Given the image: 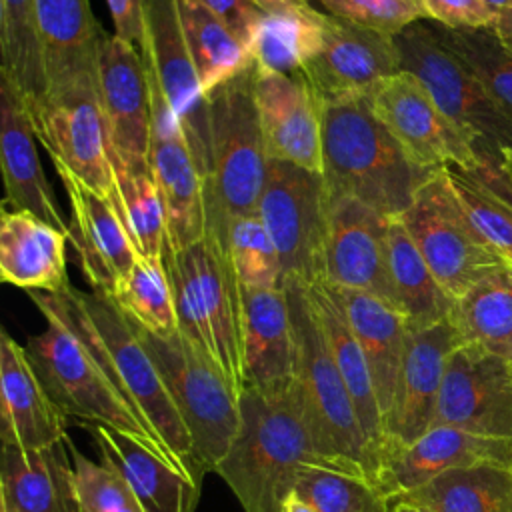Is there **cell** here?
I'll list each match as a JSON object with an SVG mask.
<instances>
[{"label":"cell","instance_id":"cell-33","mask_svg":"<svg viewBox=\"0 0 512 512\" xmlns=\"http://www.w3.org/2000/svg\"><path fill=\"white\" fill-rule=\"evenodd\" d=\"M386 272L392 302L404 314L410 330L432 326L450 316L454 300L438 284L400 218L388 220Z\"/></svg>","mask_w":512,"mask_h":512},{"label":"cell","instance_id":"cell-30","mask_svg":"<svg viewBox=\"0 0 512 512\" xmlns=\"http://www.w3.org/2000/svg\"><path fill=\"white\" fill-rule=\"evenodd\" d=\"M306 290L314 306L318 324L328 342L330 354L336 362V368L356 408V414L368 444V452L374 468V482H376V472L384 452V420L378 406L374 382L368 370V362L352 332V326L336 296V290L330 284L320 280L306 284Z\"/></svg>","mask_w":512,"mask_h":512},{"label":"cell","instance_id":"cell-32","mask_svg":"<svg viewBox=\"0 0 512 512\" xmlns=\"http://www.w3.org/2000/svg\"><path fill=\"white\" fill-rule=\"evenodd\" d=\"M0 498L14 512H78L68 438L48 450L2 446Z\"/></svg>","mask_w":512,"mask_h":512},{"label":"cell","instance_id":"cell-8","mask_svg":"<svg viewBox=\"0 0 512 512\" xmlns=\"http://www.w3.org/2000/svg\"><path fill=\"white\" fill-rule=\"evenodd\" d=\"M148 348L192 438L204 472H216L240 432V394L212 358L180 332L150 334L132 324Z\"/></svg>","mask_w":512,"mask_h":512},{"label":"cell","instance_id":"cell-58","mask_svg":"<svg viewBox=\"0 0 512 512\" xmlns=\"http://www.w3.org/2000/svg\"><path fill=\"white\" fill-rule=\"evenodd\" d=\"M302 2H304V4H310V6H312V2H318V0H302Z\"/></svg>","mask_w":512,"mask_h":512},{"label":"cell","instance_id":"cell-26","mask_svg":"<svg viewBox=\"0 0 512 512\" xmlns=\"http://www.w3.org/2000/svg\"><path fill=\"white\" fill-rule=\"evenodd\" d=\"M244 388L280 396L294 386V330L286 290L242 288Z\"/></svg>","mask_w":512,"mask_h":512},{"label":"cell","instance_id":"cell-34","mask_svg":"<svg viewBox=\"0 0 512 512\" xmlns=\"http://www.w3.org/2000/svg\"><path fill=\"white\" fill-rule=\"evenodd\" d=\"M450 320L464 344L512 362V266L488 272L456 298Z\"/></svg>","mask_w":512,"mask_h":512},{"label":"cell","instance_id":"cell-27","mask_svg":"<svg viewBox=\"0 0 512 512\" xmlns=\"http://www.w3.org/2000/svg\"><path fill=\"white\" fill-rule=\"evenodd\" d=\"M92 436L102 464L118 472L142 512H194L200 486L172 468L148 446L112 426L82 422Z\"/></svg>","mask_w":512,"mask_h":512},{"label":"cell","instance_id":"cell-43","mask_svg":"<svg viewBox=\"0 0 512 512\" xmlns=\"http://www.w3.org/2000/svg\"><path fill=\"white\" fill-rule=\"evenodd\" d=\"M438 40L454 52L486 86L490 96L512 116V56L492 28L448 30L430 22Z\"/></svg>","mask_w":512,"mask_h":512},{"label":"cell","instance_id":"cell-54","mask_svg":"<svg viewBox=\"0 0 512 512\" xmlns=\"http://www.w3.org/2000/svg\"><path fill=\"white\" fill-rule=\"evenodd\" d=\"M390 512H428V510L418 506V504H414V502L398 498V500L390 502Z\"/></svg>","mask_w":512,"mask_h":512},{"label":"cell","instance_id":"cell-12","mask_svg":"<svg viewBox=\"0 0 512 512\" xmlns=\"http://www.w3.org/2000/svg\"><path fill=\"white\" fill-rule=\"evenodd\" d=\"M368 102L418 168L436 172L454 166L472 172L482 166L476 142L440 110L414 74L400 70L384 78Z\"/></svg>","mask_w":512,"mask_h":512},{"label":"cell","instance_id":"cell-37","mask_svg":"<svg viewBox=\"0 0 512 512\" xmlns=\"http://www.w3.org/2000/svg\"><path fill=\"white\" fill-rule=\"evenodd\" d=\"M176 4L188 54L206 98L254 66L250 50L208 8L196 0H176Z\"/></svg>","mask_w":512,"mask_h":512},{"label":"cell","instance_id":"cell-18","mask_svg":"<svg viewBox=\"0 0 512 512\" xmlns=\"http://www.w3.org/2000/svg\"><path fill=\"white\" fill-rule=\"evenodd\" d=\"M396 72H400V58L394 36L324 12L320 46L302 76L318 102L326 104L368 98L384 78Z\"/></svg>","mask_w":512,"mask_h":512},{"label":"cell","instance_id":"cell-53","mask_svg":"<svg viewBox=\"0 0 512 512\" xmlns=\"http://www.w3.org/2000/svg\"><path fill=\"white\" fill-rule=\"evenodd\" d=\"M500 170L512 188V148H504L500 152Z\"/></svg>","mask_w":512,"mask_h":512},{"label":"cell","instance_id":"cell-56","mask_svg":"<svg viewBox=\"0 0 512 512\" xmlns=\"http://www.w3.org/2000/svg\"><path fill=\"white\" fill-rule=\"evenodd\" d=\"M118 512H142V510H140L138 504H132V506H126V508H122V510H118Z\"/></svg>","mask_w":512,"mask_h":512},{"label":"cell","instance_id":"cell-35","mask_svg":"<svg viewBox=\"0 0 512 512\" xmlns=\"http://www.w3.org/2000/svg\"><path fill=\"white\" fill-rule=\"evenodd\" d=\"M400 498L428 512H512V468H454Z\"/></svg>","mask_w":512,"mask_h":512},{"label":"cell","instance_id":"cell-57","mask_svg":"<svg viewBox=\"0 0 512 512\" xmlns=\"http://www.w3.org/2000/svg\"><path fill=\"white\" fill-rule=\"evenodd\" d=\"M0 512H14V510H10V508H8V504L0 498Z\"/></svg>","mask_w":512,"mask_h":512},{"label":"cell","instance_id":"cell-52","mask_svg":"<svg viewBox=\"0 0 512 512\" xmlns=\"http://www.w3.org/2000/svg\"><path fill=\"white\" fill-rule=\"evenodd\" d=\"M282 512H316L308 502H304L296 492H292L288 496V500L284 502V510Z\"/></svg>","mask_w":512,"mask_h":512},{"label":"cell","instance_id":"cell-7","mask_svg":"<svg viewBox=\"0 0 512 512\" xmlns=\"http://www.w3.org/2000/svg\"><path fill=\"white\" fill-rule=\"evenodd\" d=\"M208 226L226 234L230 220L256 212L268 152L254 100V66L208 94Z\"/></svg>","mask_w":512,"mask_h":512},{"label":"cell","instance_id":"cell-48","mask_svg":"<svg viewBox=\"0 0 512 512\" xmlns=\"http://www.w3.org/2000/svg\"><path fill=\"white\" fill-rule=\"evenodd\" d=\"M196 2L208 8L250 50L254 34L262 18L266 16V10L256 0H196Z\"/></svg>","mask_w":512,"mask_h":512},{"label":"cell","instance_id":"cell-45","mask_svg":"<svg viewBox=\"0 0 512 512\" xmlns=\"http://www.w3.org/2000/svg\"><path fill=\"white\" fill-rule=\"evenodd\" d=\"M68 448L72 458L74 498L80 512H118L136 504L132 490L118 472L86 458L70 440Z\"/></svg>","mask_w":512,"mask_h":512},{"label":"cell","instance_id":"cell-22","mask_svg":"<svg viewBox=\"0 0 512 512\" xmlns=\"http://www.w3.org/2000/svg\"><path fill=\"white\" fill-rule=\"evenodd\" d=\"M54 168L68 194L70 244L78 266L94 292L112 296L140 254L110 198L84 184L68 168L60 164Z\"/></svg>","mask_w":512,"mask_h":512},{"label":"cell","instance_id":"cell-3","mask_svg":"<svg viewBox=\"0 0 512 512\" xmlns=\"http://www.w3.org/2000/svg\"><path fill=\"white\" fill-rule=\"evenodd\" d=\"M240 432L216 468L244 512H282L302 466H322L300 416L294 386L280 396L240 394Z\"/></svg>","mask_w":512,"mask_h":512},{"label":"cell","instance_id":"cell-28","mask_svg":"<svg viewBox=\"0 0 512 512\" xmlns=\"http://www.w3.org/2000/svg\"><path fill=\"white\" fill-rule=\"evenodd\" d=\"M36 28L48 92L96 84L98 46L104 28L88 0H36Z\"/></svg>","mask_w":512,"mask_h":512},{"label":"cell","instance_id":"cell-14","mask_svg":"<svg viewBox=\"0 0 512 512\" xmlns=\"http://www.w3.org/2000/svg\"><path fill=\"white\" fill-rule=\"evenodd\" d=\"M96 90L110 140V158L128 170L152 172L150 88L138 46L102 32Z\"/></svg>","mask_w":512,"mask_h":512},{"label":"cell","instance_id":"cell-21","mask_svg":"<svg viewBox=\"0 0 512 512\" xmlns=\"http://www.w3.org/2000/svg\"><path fill=\"white\" fill-rule=\"evenodd\" d=\"M492 464L512 468V438H492L454 426H432L408 446L382 454L376 484L388 500H396L442 472Z\"/></svg>","mask_w":512,"mask_h":512},{"label":"cell","instance_id":"cell-17","mask_svg":"<svg viewBox=\"0 0 512 512\" xmlns=\"http://www.w3.org/2000/svg\"><path fill=\"white\" fill-rule=\"evenodd\" d=\"M432 426L512 438V362L478 344H460L446 362Z\"/></svg>","mask_w":512,"mask_h":512},{"label":"cell","instance_id":"cell-19","mask_svg":"<svg viewBox=\"0 0 512 512\" xmlns=\"http://www.w3.org/2000/svg\"><path fill=\"white\" fill-rule=\"evenodd\" d=\"M388 220L352 196L328 194L320 282L372 292L394 306L386 272Z\"/></svg>","mask_w":512,"mask_h":512},{"label":"cell","instance_id":"cell-49","mask_svg":"<svg viewBox=\"0 0 512 512\" xmlns=\"http://www.w3.org/2000/svg\"><path fill=\"white\" fill-rule=\"evenodd\" d=\"M142 4L144 0H106L114 34L140 50L142 40Z\"/></svg>","mask_w":512,"mask_h":512},{"label":"cell","instance_id":"cell-55","mask_svg":"<svg viewBox=\"0 0 512 512\" xmlns=\"http://www.w3.org/2000/svg\"><path fill=\"white\" fill-rule=\"evenodd\" d=\"M492 12H496V14H500L508 4H510V0H482Z\"/></svg>","mask_w":512,"mask_h":512},{"label":"cell","instance_id":"cell-20","mask_svg":"<svg viewBox=\"0 0 512 512\" xmlns=\"http://www.w3.org/2000/svg\"><path fill=\"white\" fill-rule=\"evenodd\" d=\"M460 344L464 342L450 316L410 330L394 398L384 418V452L408 446L432 428L446 362Z\"/></svg>","mask_w":512,"mask_h":512},{"label":"cell","instance_id":"cell-2","mask_svg":"<svg viewBox=\"0 0 512 512\" xmlns=\"http://www.w3.org/2000/svg\"><path fill=\"white\" fill-rule=\"evenodd\" d=\"M320 118L328 194L352 196L386 218H398L432 172L404 154L368 98L320 104Z\"/></svg>","mask_w":512,"mask_h":512},{"label":"cell","instance_id":"cell-38","mask_svg":"<svg viewBox=\"0 0 512 512\" xmlns=\"http://www.w3.org/2000/svg\"><path fill=\"white\" fill-rule=\"evenodd\" d=\"M324 12L310 4L266 12L250 52L262 70L280 74H302L322 40Z\"/></svg>","mask_w":512,"mask_h":512},{"label":"cell","instance_id":"cell-41","mask_svg":"<svg viewBox=\"0 0 512 512\" xmlns=\"http://www.w3.org/2000/svg\"><path fill=\"white\" fill-rule=\"evenodd\" d=\"M110 298L138 328L156 336L178 332L174 290L164 258L138 256Z\"/></svg>","mask_w":512,"mask_h":512},{"label":"cell","instance_id":"cell-31","mask_svg":"<svg viewBox=\"0 0 512 512\" xmlns=\"http://www.w3.org/2000/svg\"><path fill=\"white\" fill-rule=\"evenodd\" d=\"M334 290L368 362L384 420L394 398L400 366L406 352L410 334L408 322L398 308L372 292L350 288Z\"/></svg>","mask_w":512,"mask_h":512},{"label":"cell","instance_id":"cell-5","mask_svg":"<svg viewBox=\"0 0 512 512\" xmlns=\"http://www.w3.org/2000/svg\"><path fill=\"white\" fill-rule=\"evenodd\" d=\"M178 316V332L216 362L232 388L244 390L242 286L226 236L206 228L202 240L164 254Z\"/></svg>","mask_w":512,"mask_h":512},{"label":"cell","instance_id":"cell-10","mask_svg":"<svg viewBox=\"0 0 512 512\" xmlns=\"http://www.w3.org/2000/svg\"><path fill=\"white\" fill-rule=\"evenodd\" d=\"M398 218L452 300L488 272L508 266L466 216L446 168L432 172L420 184Z\"/></svg>","mask_w":512,"mask_h":512},{"label":"cell","instance_id":"cell-42","mask_svg":"<svg viewBox=\"0 0 512 512\" xmlns=\"http://www.w3.org/2000/svg\"><path fill=\"white\" fill-rule=\"evenodd\" d=\"M294 492L316 512H390L376 482L328 466H302Z\"/></svg>","mask_w":512,"mask_h":512},{"label":"cell","instance_id":"cell-50","mask_svg":"<svg viewBox=\"0 0 512 512\" xmlns=\"http://www.w3.org/2000/svg\"><path fill=\"white\" fill-rule=\"evenodd\" d=\"M494 34L498 38V42L502 44V48L512 56V0L510 4L498 14V20L494 24Z\"/></svg>","mask_w":512,"mask_h":512},{"label":"cell","instance_id":"cell-51","mask_svg":"<svg viewBox=\"0 0 512 512\" xmlns=\"http://www.w3.org/2000/svg\"><path fill=\"white\" fill-rule=\"evenodd\" d=\"M266 12H280L296 6H304L302 0H256Z\"/></svg>","mask_w":512,"mask_h":512},{"label":"cell","instance_id":"cell-59","mask_svg":"<svg viewBox=\"0 0 512 512\" xmlns=\"http://www.w3.org/2000/svg\"><path fill=\"white\" fill-rule=\"evenodd\" d=\"M78 512H80V510H78Z\"/></svg>","mask_w":512,"mask_h":512},{"label":"cell","instance_id":"cell-36","mask_svg":"<svg viewBox=\"0 0 512 512\" xmlns=\"http://www.w3.org/2000/svg\"><path fill=\"white\" fill-rule=\"evenodd\" d=\"M450 184L478 234L512 266V188L500 158L484 156L478 170L446 168Z\"/></svg>","mask_w":512,"mask_h":512},{"label":"cell","instance_id":"cell-6","mask_svg":"<svg viewBox=\"0 0 512 512\" xmlns=\"http://www.w3.org/2000/svg\"><path fill=\"white\" fill-rule=\"evenodd\" d=\"M28 296L44 316L46 326L28 338L26 350L44 388L62 414L78 422H100L130 434L172 466L158 438L118 392L68 322L60 296L38 290L28 292Z\"/></svg>","mask_w":512,"mask_h":512},{"label":"cell","instance_id":"cell-4","mask_svg":"<svg viewBox=\"0 0 512 512\" xmlns=\"http://www.w3.org/2000/svg\"><path fill=\"white\" fill-rule=\"evenodd\" d=\"M294 330V394L322 466L370 478L374 468L368 444L318 324L306 284L284 282Z\"/></svg>","mask_w":512,"mask_h":512},{"label":"cell","instance_id":"cell-13","mask_svg":"<svg viewBox=\"0 0 512 512\" xmlns=\"http://www.w3.org/2000/svg\"><path fill=\"white\" fill-rule=\"evenodd\" d=\"M140 54L146 72L178 116L206 182L210 170L208 98L188 54L176 0H144Z\"/></svg>","mask_w":512,"mask_h":512},{"label":"cell","instance_id":"cell-39","mask_svg":"<svg viewBox=\"0 0 512 512\" xmlns=\"http://www.w3.org/2000/svg\"><path fill=\"white\" fill-rule=\"evenodd\" d=\"M110 202L140 256L164 258L168 216L152 172H134L112 160Z\"/></svg>","mask_w":512,"mask_h":512},{"label":"cell","instance_id":"cell-23","mask_svg":"<svg viewBox=\"0 0 512 512\" xmlns=\"http://www.w3.org/2000/svg\"><path fill=\"white\" fill-rule=\"evenodd\" d=\"M254 100L268 158L322 174L320 102L306 78L254 64Z\"/></svg>","mask_w":512,"mask_h":512},{"label":"cell","instance_id":"cell-15","mask_svg":"<svg viewBox=\"0 0 512 512\" xmlns=\"http://www.w3.org/2000/svg\"><path fill=\"white\" fill-rule=\"evenodd\" d=\"M146 76L152 108L150 170L166 206V250L176 252L206 234V182L178 116L156 80L148 72Z\"/></svg>","mask_w":512,"mask_h":512},{"label":"cell","instance_id":"cell-1","mask_svg":"<svg viewBox=\"0 0 512 512\" xmlns=\"http://www.w3.org/2000/svg\"><path fill=\"white\" fill-rule=\"evenodd\" d=\"M64 314L118 392L138 412L172 460V466L196 484L204 468L180 412L136 328L116 302L100 292L72 284L58 294Z\"/></svg>","mask_w":512,"mask_h":512},{"label":"cell","instance_id":"cell-29","mask_svg":"<svg viewBox=\"0 0 512 512\" xmlns=\"http://www.w3.org/2000/svg\"><path fill=\"white\" fill-rule=\"evenodd\" d=\"M70 234L32 212L2 208L0 278L26 292H64Z\"/></svg>","mask_w":512,"mask_h":512},{"label":"cell","instance_id":"cell-44","mask_svg":"<svg viewBox=\"0 0 512 512\" xmlns=\"http://www.w3.org/2000/svg\"><path fill=\"white\" fill-rule=\"evenodd\" d=\"M224 236L242 288H282L278 250L256 212L230 220Z\"/></svg>","mask_w":512,"mask_h":512},{"label":"cell","instance_id":"cell-46","mask_svg":"<svg viewBox=\"0 0 512 512\" xmlns=\"http://www.w3.org/2000/svg\"><path fill=\"white\" fill-rule=\"evenodd\" d=\"M318 4L330 16L388 36L426 20L422 0H318Z\"/></svg>","mask_w":512,"mask_h":512},{"label":"cell","instance_id":"cell-40","mask_svg":"<svg viewBox=\"0 0 512 512\" xmlns=\"http://www.w3.org/2000/svg\"><path fill=\"white\" fill-rule=\"evenodd\" d=\"M0 74L14 82L30 108L48 92L36 0H0Z\"/></svg>","mask_w":512,"mask_h":512},{"label":"cell","instance_id":"cell-16","mask_svg":"<svg viewBox=\"0 0 512 512\" xmlns=\"http://www.w3.org/2000/svg\"><path fill=\"white\" fill-rule=\"evenodd\" d=\"M30 112L52 164L68 168L84 184L110 198V140L96 84L46 94Z\"/></svg>","mask_w":512,"mask_h":512},{"label":"cell","instance_id":"cell-24","mask_svg":"<svg viewBox=\"0 0 512 512\" xmlns=\"http://www.w3.org/2000/svg\"><path fill=\"white\" fill-rule=\"evenodd\" d=\"M32 112L10 78L0 74V164L4 180L2 206L32 212L70 234L50 182L46 180L38 150Z\"/></svg>","mask_w":512,"mask_h":512},{"label":"cell","instance_id":"cell-9","mask_svg":"<svg viewBox=\"0 0 512 512\" xmlns=\"http://www.w3.org/2000/svg\"><path fill=\"white\" fill-rule=\"evenodd\" d=\"M400 70L414 74L440 110L478 146L480 156L512 148V116L490 96L480 78L434 34L428 20L394 36Z\"/></svg>","mask_w":512,"mask_h":512},{"label":"cell","instance_id":"cell-47","mask_svg":"<svg viewBox=\"0 0 512 512\" xmlns=\"http://www.w3.org/2000/svg\"><path fill=\"white\" fill-rule=\"evenodd\" d=\"M426 20L448 30L494 28L498 14L482 0H422Z\"/></svg>","mask_w":512,"mask_h":512},{"label":"cell","instance_id":"cell-25","mask_svg":"<svg viewBox=\"0 0 512 512\" xmlns=\"http://www.w3.org/2000/svg\"><path fill=\"white\" fill-rule=\"evenodd\" d=\"M0 436L2 446L48 450L62 444L66 416L32 366L26 346L0 332Z\"/></svg>","mask_w":512,"mask_h":512},{"label":"cell","instance_id":"cell-11","mask_svg":"<svg viewBox=\"0 0 512 512\" xmlns=\"http://www.w3.org/2000/svg\"><path fill=\"white\" fill-rule=\"evenodd\" d=\"M256 214L280 258L282 286L320 280L328 220V190L320 172L268 158Z\"/></svg>","mask_w":512,"mask_h":512}]
</instances>
